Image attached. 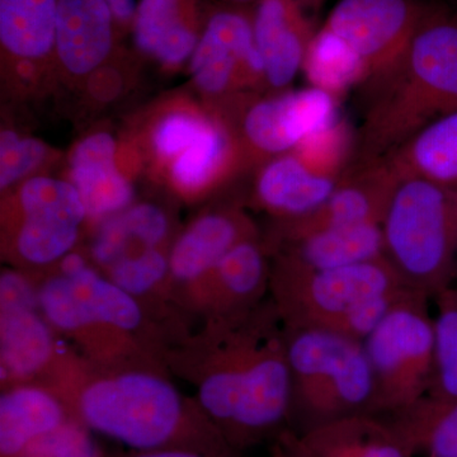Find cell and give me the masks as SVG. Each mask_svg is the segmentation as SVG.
Segmentation results:
<instances>
[{
	"label": "cell",
	"instance_id": "cell-31",
	"mask_svg": "<svg viewBox=\"0 0 457 457\" xmlns=\"http://www.w3.org/2000/svg\"><path fill=\"white\" fill-rule=\"evenodd\" d=\"M37 294L42 315L56 329L83 336L99 327L78 285L62 272L47 278Z\"/></svg>",
	"mask_w": 457,
	"mask_h": 457
},
{
	"label": "cell",
	"instance_id": "cell-4",
	"mask_svg": "<svg viewBox=\"0 0 457 457\" xmlns=\"http://www.w3.org/2000/svg\"><path fill=\"white\" fill-rule=\"evenodd\" d=\"M273 303L287 329H318L365 341L409 288L385 258L336 270H306L275 258Z\"/></svg>",
	"mask_w": 457,
	"mask_h": 457
},
{
	"label": "cell",
	"instance_id": "cell-21",
	"mask_svg": "<svg viewBox=\"0 0 457 457\" xmlns=\"http://www.w3.org/2000/svg\"><path fill=\"white\" fill-rule=\"evenodd\" d=\"M270 251L260 237L243 240L228 252L200 286V296L215 318L254 308L270 288Z\"/></svg>",
	"mask_w": 457,
	"mask_h": 457
},
{
	"label": "cell",
	"instance_id": "cell-18",
	"mask_svg": "<svg viewBox=\"0 0 457 457\" xmlns=\"http://www.w3.org/2000/svg\"><path fill=\"white\" fill-rule=\"evenodd\" d=\"M206 17L203 0H139L135 46L163 68H179L196 49Z\"/></svg>",
	"mask_w": 457,
	"mask_h": 457
},
{
	"label": "cell",
	"instance_id": "cell-24",
	"mask_svg": "<svg viewBox=\"0 0 457 457\" xmlns=\"http://www.w3.org/2000/svg\"><path fill=\"white\" fill-rule=\"evenodd\" d=\"M0 308L3 380H25L37 375L55 354L50 324L38 312L40 303H8Z\"/></svg>",
	"mask_w": 457,
	"mask_h": 457
},
{
	"label": "cell",
	"instance_id": "cell-8",
	"mask_svg": "<svg viewBox=\"0 0 457 457\" xmlns=\"http://www.w3.org/2000/svg\"><path fill=\"white\" fill-rule=\"evenodd\" d=\"M428 302L408 291L363 341L374 375L372 416H392L429 392L435 328Z\"/></svg>",
	"mask_w": 457,
	"mask_h": 457
},
{
	"label": "cell",
	"instance_id": "cell-34",
	"mask_svg": "<svg viewBox=\"0 0 457 457\" xmlns=\"http://www.w3.org/2000/svg\"><path fill=\"white\" fill-rule=\"evenodd\" d=\"M116 215L125 231L130 255L146 249L164 248L170 220L163 207L153 203L132 204Z\"/></svg>",
	"mask_w": 457,
	"mask_h": 457
},
{
	"label": "cell",
	"instance_id": "cell-7",
	"mask_svg": "<svg viewBox=\"0 0 457 457\" xmlns=\"http://www.w3.org/2000/svg\"><path fill=\"white\" fill-rule=\"evenodd\" d=\"M338 107L335 96L309 86L267 96L240 93L218 104V112L233 137L243 171L295 152L303 141L341 119Z\"/></svg>",
	"mask_w": 457,
	"mask_h": 457
},
{
	"label": "cell",
	"instance_id": "cell-15",
	"mask_svg": "<svg viewBox=\"0 0 457 457\" xmlns=\"http://www.w3.org/2000/svg\"><path fill=\"white\" fill-rule=\"evenodd\" d=\"M106 0H59L55 59L73 79L104 68L122 33Z\"/></svg>",
	"mask_w": 457,
	"mask_h": 457
},
{
	"label": "cell",
	"instance_id": "cell-1",
	"mask_svg": "<svg viewBox=\"0 0 457 457\" xmlns=\"http://www.w3.org/2000/svg\"><path fill=\"white\" fill-rule=\"evenodd\" d=\"M215 318L198 404L234 450L257 444L291 413L286 326L275 303Z\"/></svg>",
	"mask_w": 457,
	"mask_h": 457
},
{
	"label": "cell",
	"instance_id": "cell-20",
	"mask_svg": "<svg viewBox=\"0 0 457 457\" xmlns=\"http://www.w3.org/2000/svg\"><path fill=\"white\" fill-rule=\"evenodd\" d=\"M339 179L312 170L297 153H287L257 168L254 201L276 220L302 218L326 203Z\"/></svg>",
	"mask_w": 457,
	"mask_h": 457
},
{
	"label": "cell",
	"instance_id": "cell-37",
	"mask_svg": "<svg viewBox=\"0 0 457 457\" xmlns=\"http://www.w3.org/2000/svg\"><path fill=\"white\" fill-rule=\"evenodd\" d=\"M125 457H210L198 451L187 449H159L149 451H131Z\"/></svg>",
	"mask_w": 457,
	"mask_h": 457
},
{
	"label": "cell",
	"instance_id": "cell-11",
	"mask_svg": "<svg viewBox=\"0 0 457 457\" xmlns=\"http://www.w3.org/2000/svg\"><path fill=\"white\" fill-rule=\"evenodd\" d=\"M427 5L423 0H338L323 27L359 56L366 71L362 87L398 62Z\"/></svg>",
	"mask_w": 457,
	"mask_h": 457
},
{
	"label": "cell",
	"instance_id": "cell-28",
	"mask_svg": "<svg viewBox=\"0 0 457 457\" xmlns=\"http://www.w3.org/2000/svg\"><path fill=\"white\" fill-rule=\"evenodd\" d=\"M303 73L309 86L326 90L339 101L350 90L359 89L366 78L365 68L359 56L323 26L312 40Z\"/></svg>",
	"mask_w": 457,
	"mask_h": 457
},
{
	"label": "cell",
	"instance_id": "cell-9",
	"mask_svg": "<svg viewBox=\"0 0 457 457\" xmlns=\"http://www.w3.org/2000/svg\"><path fill=\"white\" fill-rule=\"evenodd\" d=\"M11 213V252L31 266L56 263L73 252L88 219L73 183L49 176L31 177L17 186Z\"/></svg>",
	"mask_w": 457,
	"mask_h": 457
},
{
	"label": "cell",
	"instance_id": "cell-12",
	"mask_svg": "<svg viewBox=\"0 0 457 457\" xmlns=\"http://www.w3.org/2000/svg\"><path fill=\"white\" fill-rule=\"evenodd\" d=\"M400 177L387 158L351 163L326 203L291 220H276L269 246L319 231L381 225Z\"/></svg>",
	"mask_w": 457,
	"mask_h": 457
},
{
	"label": "cell",
	"instance_id": "cell-16",
	"mask_svg": "<svg viewBox=\"0 0 457 457\" xmlns=\"http://www.w3.org/2000/svg\"><path fill=\"white\" fill-rule=\"evenodd\" d=\"M119 144L107 130L93 131L69 155V182L82 197L89 220L102 222L134 204L130 180L119 168Z\"/></svg>",
	"mask_w": 457,
	"mask_h": 457
},
{
	"label": "cell",
	"instance_id": "cell-17",
	"mask_svg": "<svg viewBox=\"0 0 457 457\" xmlns=\"http://www.w3.org/2000/svg\"><path fill=\"white\" fill-rule=\"evenodd\" d=\"M254 237L257 228L240 207L203 213L171 246L170 276L179 284L201 286L230 249Z\"/></svg>",
	"mask_w": 457,
	"mask_h": 457
},
{
	"label": "cell",
	"instance_id": "cell-13",
	"mask_svg": "<svg viewBox=\"0 0 457 457\" xmlns=\"http://www.w3.org/2000/svg\"><path fill=\"white\" fill-rule=\"evenodd\" d=\"M314 0H258L253 7L255 42L270 93L290 89L302 73L317 33Z\"/></svg>",
	"mask_w": 457,
	"mask_h": 457
},
{
	"label": "cell",
	"instance_id": "cell-23",
	"mask_svg": "<svg viewBox=\"0 0 457 457\" xmlns=\"http://www.w3.org/2000/svg\"><path fill=\"white\" fill-rule=\"evenodd\" d=\"M71 420L64 398L32 385H18L0 396V457H16L27 446Z\"/></svg>",
	"mask_w": 457,
	"mask_h": 457
},
{
	"label": "cell",
	"instance_id": "cell-29",
	"mask_svg": "<svg viewBox=\"0 0 457 457\" xmlns=\"http://www.w3.org/2000/svg\"><path fill=\"white\" fill-rule=\"evenodd\" d=\"M435 354L431 386L427 395L457 399V287L450 285L432 297Z\"/></svg>",
	"mask_w": 457,
	"mask_h": 457
},
{
	"label": "cell",
	"instance_id": "cell-30",
	"mask_svg": "<svg viewBox=\"0 0 457 457\" xmlns=\"http://www.w3.org/2000/svg\"><path fill=\"white\" fill-rule=\"evenodd\" d=\"M219 121V116L191 106L171 107L159 114L147 134L149 150L162 167L168 165L194 145Z\"/></svg>",
	"mask_w": 457,
	"mask_h": 457
},
{
	"label": "cell",
	"instance_id": "cell-33",
	"mask_svg": "<svg viewBox=\"0 0 457 457\" xmlns=\"http://www.w3.org/2000/svg\"><path fill=\"white\" fill-rule=\"evenodd\" d=\"M107 278L132 296H145L163 284L170 273V253L164 248L129 255L106 270Z\"/></svg>",
	"mask_w": 457,
	"mask_h": 457
},
{
	"label": "cell",
	"instance_id": "cell-25",
	"mask_svg": "<svg viewBox=\"0 0 457 457\" xmlns=\"http://www.w3.org/2000/svg\"><path fill=\"white\" fill-rule=\"evenodd\" d=\"M385 158L400 179L457 187V111L435 120Z\"/></svg>",
	"mask_w": 457,
	"mask_h": 457
},
{
	"label": "cell",
	"instance_id": "cell-39",
	"mask_svg": "<svg viewBox=\"0 0 457 457\" xmlns=\"http://www.w3.org/2000/svg\"><path fill=\"white\" fill-rule=\"evenodd\" d=\"M228 4L239 5V7L253 8L258 0H222Z\"/></svg>",
	"mask_w": 457,
	"mask_h": 457
},
{
	"label": "cell",
	"instance_id": "cell-40",
	"mask_svg": "<svg viewBox=\"0 0 457 457\" xmlns=\"http://www.w3.org/2000/svg\"><path fill=\"white\" fill-rule=\"evenodd\" d=\"M326 2L327 0H314L315 5H317L319 11H320V8L323 7L324 3Z\"/></svg>",
	"mask_w": 457,
	"mask_h": 457
},
{
	"label": "cell",
	"instance_id": "cell-36",
	"mask_svg": "<svg viewBox=\"0 0 457 457\" xmlns=\"http://www.w3.org/2000/svg\"><path fill=\"white\" fill-rule=\"evenodd\" d=\"M106 2L122 31H131L139 2L137 0H106Z\"/></svg>",
	"mask_w": 457,
	"mask_h": 457
},
{
	"label": "cell",
	"instance_id": "cell-2",
	"mask_svg": "<svg viewBox=\"0 0 457 457\" xmlns=\"http://www.w3.org/2000/svg\"><path fill=\"white\" fill-rule=\"evenodd\" d=\"M357 90L362 122L351 163L385 158L435 120L457 111L456 9L428 3L398 62Z\"/></svg>",
	"mask_w": 457,
	"mask_h": 457
},
{
	"label": "cell",
	"instance_id": "cell-42",
	"mask_svg": "<svg viewBox=\"0 0 457 457\" xmlns=\"http://www.w3.org/2000/svg\"><path fill=\"white\" fill-rule=\"evenodd\" d=\"M457 276V275H456Z\"/></svg>",
	"mask_w": 457,
	"mask_h": 457
},
{
	"label": "cell",
	"instance_id": "cell-6",
	"mask_svg": "<svg viewBox=\"0 0 457 457\" xmlns=\"http://www.w3.org/2000/svg\"><path fill=\"white\" fill-rule=\"evenodd\" d=\"M291 413L302 433L341 418L372 414L375 383L363 341L318 329H287ZM290 413V416H291Z\"/></svg>",
	"mask_w": 457,
	"mask_h": 457
},
{
	"label": "cell",
	"instance_id": "cell-26",
	"mask_svg": "<svg viewBox=\"0 0 457 457\" xmlns=\"http://www.w3.org/2000/svg\"><path fill=\"white\" fill-rule=\"evenodd\" d=\"M387 420L414 456L457 457V399L425 395Z\"/></svg>",
	"mask_w": 457,
	"mask_h": 457
},
{
	"label": "cell",
	"instance_id": "cell-38",
	"mask_svg": "<svg viewBox=\"0 0 457 457\" xmlns=\"http://www.w3.org/2000/svg\"><path fill=\"white\" fill-rule=\"evenodd\" d=\"M270 457H295L281 442H278L275 447H273L272 455Z\"/></svg>",
	"mask_w": 457,
	"mask_h": 457
},
{
	"label": "cell",
	"instance_id": "cell-35",
	"mask_svg": "<svg viewBox=\"0 0 457 457\" xmlns=\"http://www.w3.org/2000/svg\"><path fill=\"white\" fill-rule=\"evenodd\" d=\"M16 457H104L92 431L69 420L56 431L38 438Z\"/></svg>",
	"mask_w": 457,
	"mask_h": 457
},
{
	"label": "cell",
	"instance_id": "cell-19",
	"mask_svg": "<svg viewBox=\"0 0 457 457\" xmlns=\"http://www.w3.org/2000/svg\"><path fill=\"white\" fill-rule=\"evenodd\" d=\"M279 442L295 457H416L387 420L357 414L308 431L284 432Z\"/></svg>",
	"mask_w": 457,
	"mask_h": 457
},
{
	"label": "cell",
	"instance_id": "cell-41",
	"mask_svg": "<svg viewBox=\"0 0 457 457\" xmlns=\"http://www.w3.org/2000/svg\"><path fill=\"white\" fill-rule=\"evenodd\" d=\"M456 11H457V0H456V7H455Z\"/></svg>",
	"mask_w": 457,
	"mask_h": 457
},
{
	"label": "cell",
	"instance_id": "cell-14",
	"mask_svg": "<svg viewBox=\"0 0 457 457\" xmlns=\"http://www.w3.org/2000/svg\"><path fill=\"white\" fill-rule=\"evenodd\" d=\"M57 11L59 0H0L3 68L17 86H36L56 65Z\"/></svg>",
	"mask_w": 457,
	"mask_h": 457
},
{
	"label": "cell",
	"instance_id": "cell-10",
	"mask_svg": "<svg viewBox=\"0 0 457 457\" xmlns=\"http://www.w3.org/2000/svg\"><path fill=\"white\" fill-rule=\"evenodd\" d=\"M189 73L195 86L216 104L240 93L266 90L253 29V8L228 4L207 13Z\"/></svg>",
	"mask_w": 457,
	"mask_h": 457
},
{
	"label": "cell",
	"instance_id": "cell-22",
	"mask_svg": "<svg viewBox=\"0 0 457 457\" xmlns=\"http://www.w3.org/2000/svg\"><path fill=\"white\" fill-rule=\"evenodd\" d=\"M275 258L306 270H336L384 257L381 225L332 228L267 245Z\"/></svg>",
	"mask_w": 457,
	"mask_h": 457
},
{
	"label": "cell",
	"instance_id": "cell-27",
	"mask_svg": "<svg viewBox=\"0 0 457 457\" xmlns=\"http://www.w3.org/2000/svg\"><path fill=\"white\" fill-rule=\"evenodd\" d=\"M60 272L78 285L99 327L122 333L139 329L144 314L137 297L99 275L82 254H66L60 261Z\"/></svg>",
	"mask_w": 457,
	"mask_h": 457
},
{
	"label": "cell",
	"instance_id": "cell-3",
	"mask_svg": "<svg viewBox=\"0 0 457 457\" xmlns=\"http://www.w3.org/2000/svg\"><path fill=\"white\" fill-rule=\"evenodd\" d=\"M73 420L131 451L187 449L210 457H237L200 404L163 376L126 371L92 378L64 398Z\"/></svg>",
	"mask_w": 457,
	"mask_h": 457
},
{
	"label": "cell",
	"instance_id": "cell-32",
	"mask_svg": "<svg viewBox=\"0 0 457 457\" xmlns=\"http://www.w3.org/2000/svg\"><path fill=\"white\" fill-rule=\"evenodd\" d=\"M55 152L45 141L21 137L13 129L0 132V189L7 192L14 186L35 177L51 161Z\"/></svg>",
	"mask_w": 457,
	"mask_h": 457
},
{
	"label": "cell",
	"instance_id": "cell-5",
	"mask_svg": "<svg viewBox=\"0 0 457 457\" xmlns=\"http://www.w3.org/2000/svg\"><path fill=\"white\" fill-rule=\"evenodd\" d=\"M384 258L409 290L432 299L457 275V187L400 179L383 224Z\"/></svg>",
	"mask_w": 457,
	"mask_h": 457
}]
</instances>
